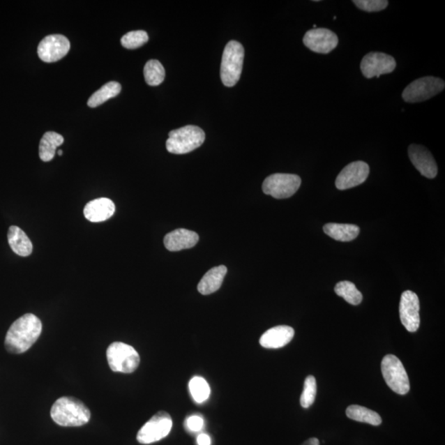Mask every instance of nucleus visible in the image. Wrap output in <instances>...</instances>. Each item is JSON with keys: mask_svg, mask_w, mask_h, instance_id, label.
I'll list each match as a JSON object with an SVG mask.
<instances>
[{"mask_svg": "<svg viewBox=\"0 0 445 445\" xmlns=\"http://www.w3.org/2000/svg\"><path fill=\"white\" fill-rule=\"evenodd\" d=\"M43 331L42 322L33 313H27L9 328L4 346L11 354L24 353L38 340Z\"/></svg>", "mask_w": 445, "mask_h": 445, "instance_id": "obj_1", "label": "nucleus"}, {"mask_svg": "<svg viewBox=\"0 0 445 445\" xmlns=\"http://www.w3.org/2000/svg\"><path fill=\"white\" fill-rule=\"evenodd\" d=\"M52 420L63 428H78L87 424L91 412L83 402L73 397L59 398L51 411Z\"/></svg>", "mask_w": 445, "mask_h": 445, "instance_id": "obj_2", "label": "nucleus"}, {"mask_svg": "<svg viewBox=\"0 0 445 445\" xmlns=\"http://www.w3.org/2000/svg\"><path fill=\"white\" fill-rule=\"evenodd\" d=\"M167 140V151L174 154H185L202 146L206 139L203 130L196 126H187L170 131Z\"/></svg>", "mask_w": 445, "mask_h": 445, "instance_id": "obj_3", "label": "nucleus"}, {"mask_svg": "<svg viewBox=\"0 0 445 445\" xmlns=\"http://www.w3.org/2000/svg\"><path fill=\"white\" fill-rule=\"evenodd\" d=\"M244 48L242 44L231 40L226 45L222 53L220 76L222 84L233 87L238 83L242 74Z\"/></svg>", "mask_w": 445, "mask_h": 445, "instance_id": "obj_4", "label": "nucleus"}, {"mask_svg": "<svg viewBox=\"0 0 445 445\" xmlns=\"http://www.w3.org/2000/svg\"><path fill=\"white\" fill-rule=\"evenodd\" d=\"M108 365L111 370L120 373H133L139 367L140 358L135 349L123 342H113L107 351Z\"/></svg>", "mask_w": 445, "mask_h": 445, "instance_id": "obj_5", "label": "nucleus"}, {"mask_svg": "<svg viewBox=\"0 0 445 445\" xmlns=\"http://www.w3.org/2000/svg\"><path fill=\"white\" fill-rule=\"evenodd\" d=\"M381 370L386 384L393 392L405 395L410 391L409 378L402 363L397 356H385L381 364Z\"/></svg>", "mask_w": 445, "mask_h": 445, "instance_id": "obj_6", "label": "nucleus"}, {"mask_svg": "<svg viewBox=\"0 0 445 445\" xmlns=\"http://www.w3.org/2000/svg\"><path fill=\"white\" fill-rule=\"evenodd\" d=\"M445 83L442 79L433 76H426L413 81L404 89L402 98L404 101L416 103L426 101L442 93Z\"/></svg>", "mask_w": 445, "mask_h": 445, "instance_id": "obj_7", "label": "nucleus"}, {"mask_svg": "<svg viewBox=\"0 0 445 445\" xmlns=\"http://www.w3.org/2000/svg\"><path fill=\"white\" fill-rule=\"evenodd\" d=\"M301 179L298 175L276 174L265 179L262 184L263 193L276 199L292 197L301 188Z\"/></svg>", "mask_w": 445, "mask_h": 445, "instance_id": "obj_8", "label": "nucleus"}, {"mask_svg": "<svg viewBox=\"0 0 445 445\" xmlns=\"http://www.w3.org/2000/svg\"><path fill=\"white\" fill-rule=\"evenodd\" d=\"M172 428V420L169 413L158 412L139 430L137 440L143 444L160 442L169 435Z\"/></svg>", "mask_w": 445, "mask_h": 445, "instance_id": "obj_9", "label": "nucleus"}, {"mask_svg": "<svg viewBox=\"0 0 445 445\" xmlns=\"http://www.w3.org/2000/svg\"><path fill=\"white\" fill-rule=\"evenodd\" d=\"M397 63L389 54L382 52H371L363 58L361 70L367 79L379 78L382 75L390 74L396 69Z\"/></svg>", "mask_w": 445, "mask_h": 445, "instance_id": "obj_10", "label": "nucleus"}, {"mask_svg": "<svg viewBox=\"0 0 445 445\" xmlns=\"http://www.w3.org/2000/svg\"><path fill=\"white\" fill-rule=\"evenodd\" d=\"M70 43L65 36L50 35L40 43L38 56L45 63H53L61 60L70 52Z\"/></svg>", "mask_w": 445, "mask_h": 445, "instance_id": "obj_11", "label": "nucleus"}, {"mask_svg": "<svg viewBox=\"0 0 445 445\" xmlns=\"http://www.w3.org/2000/svg\"><path fill=\"white\" fill-rule=\"evenodd\" d=\"M400 319L402 324L410 333H415L420 326V301L416 294L407 290L401 296Z\"/></svg>", "mask_w": 445, "mask_h": 445, "instance_id": "obj_12", "label": "nucleus"}, {"mask_svg": "<svg viewBox=\"0 0 445 445\" xmlns=\"http://www.w3.org/2000/svg\"><path fill=\"white\" fill-rule=\"evenodd\" d=\"M303 42L313 52L329 54L338 47V38L329 29H315L307 31Z\"/></svg>", "mask_w": 445, "mask_h": 445, "instance_id": "obj_13", "label": "nucleus"}, {"mask_svg": "<svg viewBox=\"0 0 445 445\" xmlns=\"http://www.w3.org/2000/svg\"><path fill=\"white\" fill-rule=\"evenodd\" d=\"M370 174V167L366 163L356 161L349 163L340 172L335 179V187L339 190L351 189L364 183Z\"/></svg>", "mask_w": 445, "mask_h": 445, "instance_id": "obj_14", "label": "nucleus"}, {"mask_svg": "<svg viewBox=\"0 0 445 445\" xmlns=\"http://www.w3.org/2000/svg\"><path fill=\"white\" fill-rule=\"evenodd\" d=\"M408 154L412 165L422 176L428 179H435L438 174V167L431 153L422 145L411 144Z\"/></svg>", "mask_w": 445, "mask_h": 445, "instance_id": "obj_15", "label": "nucleus"}, {"mask_svg": "<svg viewBox=\"0 0 445 445\" xmlns=\"http://www.w3.org/2000/svg\"><path fill=\"white\" fill-rule=\"evenodd\" d=\"M115 211L116 206L112 199L103 197L89 202L84 207V214L89 221L99 222L110 219Z\"/></svg>", "mask_w": 445, "mask_h": 445, "instance_id": "obj_16", "label": "nucleus"}, {"mask_svg": "<svg viewBox=\"0 0 445 445\" xmlns=\"http://www.w3.org/2000/svg\"><path fill=\"white\" fill-rule=\"evenodd\" d=\"M294 330L289 326H277L267 330L260 338L261 346L267 349L284 347L292 342Z\"/></svg>", "mask_w": 445, "mask_h": 445, "instance_id": "obj_17", "label": "nucleus"}, {"mask_svg": "<svg viewBox=\"0 0 445 445\" xmlns=\"http://www.w3.org/2000/svg\"><path fill=\"white\" fill-rule=\"evenodd\" d=\"M199 236L193 231L179 229L165 236V247L169 251L179 252L181 250L192 248L198 243Z\"/></svg>", "mask_w": 445, "mask_h": 445, "instance_id": "obj_18", "label": "nucleus"}, {"mask_svg": "<svg viewBox=\"0 0 445 445\" xmlns=\"http://www.w3.org/2000/svg\"><path fill=\"white\" fill-rule=\"evenodd\" d=\"M8 240L13 252L20 257H29L33 252V243L24 231L17 226H11L8 229Z\"/></svg>", "mask_w": 445, "mask_h": 445, "instance_id": "obj_19", "label": "nucleus"}, {"mask_svg": "<svg viewBox=\"0 0 445 445\" xmlns=\"http://www.w3.org/2000/svg\"><path fill=\"white\" fill-rule=\"evenodd\" d=\"M226 274L227 267L225 266L212 268L199 281L198 292L204 295L216 292L221 287Z\"/></svg>", "mask_w": 445, "mask_h": 445, "instance_id": "obj_20", "label": "nucleus"}, {"mask_svg": "<svg viewBox=\"0 0 445 445\" xmlns=\"http://www.w3.org/2000/svg\"><path fill=\"white\" fill-rule=\"evenodd\" d=\"M326 235L340 242H349L356 239L360 234V228L355 225L335 224L329 222L324 227Z\"/></svg>", "mask_w": 445, "mask_h": 445, "instance_id": "obj_21", "label": "nucleus"}, {"mask_svg": "<svg viewBox=\"0 0 445 445\" xmlns=\"http://www.w3.org/2000/svg\"><path fill=\"white\" fill-rule=\"evenodd\" d=\"M63 143V136L49 131L45 133L39 145V156L43 162L52 161L56 156V149Z\"/></svg>", "mask_w": 445, "mask_h": 445, "instance_id": "obj_22", "label": "nucleus"}, {"mask_svg": "<svg viewBox=\"0 0 445 445\" xmlns=\"http://www.w3.org/2000/svg\"><path fill=\"white\" fill-rule=\"evenodd\" d=\"M121 91V86L119 83L114 81L109 82L91 96L88 101V106L94 108L102 105L107 100L116 97Z\"/></svg>", "mask_w": 445, "mask_h": 445, "instance_id": "obj_23", "label": "nucleus"}, {"mask_svg": "<svg viewBox=\"0 0 445 445\" xmlns=\"http://www.w3.org/2000/svg\"><path fill=\"white\" fill-rule=\"evenodd\" d=\"M347 416L349 419L372 425H379L382 423V419L378 413L365 407L352 405L347 407Z\"/></svg>", "mask_w": 445, "mask_h": 445, "instance_id": "obj_24", "label": "nucleus"}, {"mask_svg": "<svg viewBox=\"0 0 445 445\" xmlns=\"http://www.w3.org/2000/svg\"><path fill=\"white\" fill-rule=\"evenodd\" d=\"M335 292L352 306H359L362 302V294L359 292L355 284L349 281H340L338 283L335 287Z\"/></svg>", "mask_w": 445, "mask_h": 445, "instance_id": "obj_25", "label": "nucleus"}, {"mask_svg": "<svg viewBox=\"0 0 445 445\" xmlns=\"http://www.w3.org/2000/svg\"><path fill=\"white\" fill-rule=\"evenodd\" d=\"M144 75L149 85L158 86L165 79V70L157 60L149 61L144 66Z\"/></svg>", "mask_w": 445, "mask_h": 445, "instance_id": "obj_26", "label": "nucleus"}, {"mask_svg": "<svg viewBox=\"0 0 445 445\" xmlns=\"http://www.w3.org/2000/svg\"><path fill=\"white\" fill-rule=\"evenodd\" d=\"M190 393L195 400L198 403L206 402L211 394L210 386L206 380L202 377H194L189 383Z\"/></svg>", "mask_w": 445, "mask_h": 445, "instance_id": "obj_27", "label": "nucleus"}, {"mask_svg": "<svg viewBox=\"0 0 445 445\" xmlns=\"http://www.w3.org/2000/svg\"><path fill=\"white\" fill-rule=\"evenodd\" d=\"M148 40L149 36L146 31H133L122 36L121 43L125 48L133 50L142 47Z\"/></svg>", "mask_w": 445, "mask_h": 445, "instance_id": "obj_28", "label": "nucleus"}, {"mask_svg": "<svg viewBox=\"0 0 445 445\" xmlns=\"http://www.w3.org/2000/svg\"><path fill=\"white\" fill-rule=\"evenodd\" d=\"M317 395L316 379L312 375L308 376L304 382L301 404L303 408H308L315 402Z\"/></svg>", "mask_w": 445, "mask_h": 445, "instance_id": "obj_29", "label": "nucleus"}, {"mask_svg": "<svg viewBox=\"0 0 445 445\" xmlns=\"http://www.w3.org/2000/svg\"><path fill=\"white\" fill-rule=\"evenodd\" d=\"M353 3L361 10L369 13L382 11L389 6L387 0H354Z\"/></svg>", "mask_w": 445, "mask_h": 445, "instance_id": "obj_30", "label": "nucleus"}, {"mask_svg": "<svg viewBox=\"0 0 445 445\" xmlns=\"http://www.w3.org/2000/svg\"><path fill=\"white\" fill-rule=\"evenodd\" d=\"M186 425L193 432H198L204 428V420L201 416H192L186 421Z\"/></svg>", "mask_w": 445, "mask_h": 445, "instance_id": "obj_31", "label": "nucleus"}, {"mask_svg": "<svg viewBox=\"0 0 445 445\" xmlns=\"http://www.w3.org/2000/svg\"><path fill=\"white\" fill-rule=\"evenodd\" d=\"M197 442L198 445H211V439L206 434L198 435Z\"/></svg>", "mask_w": 445, "mask_h": 445, "instance_id": "obj_32", "label": "nucleus"}, {"mask_svg": "<svg viewBox=\"0 0 445 445\" xmlns=\"http://www.w3.org/2000/svg\"><path fill=\"white\" fill-rule=\"evenodd\" d=\"M302 445H319V440L317 438H311L308 439L307 442H304Z\"/></svg>", "mask_w": 445, "mask_h": 445, "instance_id": "obj_33", "label": "nucleus"}, {"mask_svg": "<svg viewBox=\"0 0 445 445\" xmlns=\"http://www.w3.org/2000/svg\"><path fill=\"white\" fill-rule=\"evenodd\" d=\"M57 153H58L59 156H61L62 153H63V151H61V149H60V151H58Z\"/></svg>", "mask_w": 445, "mask_h": 445, "instance_id": "obj_34", "label": "nucleus"}]
</instances>
